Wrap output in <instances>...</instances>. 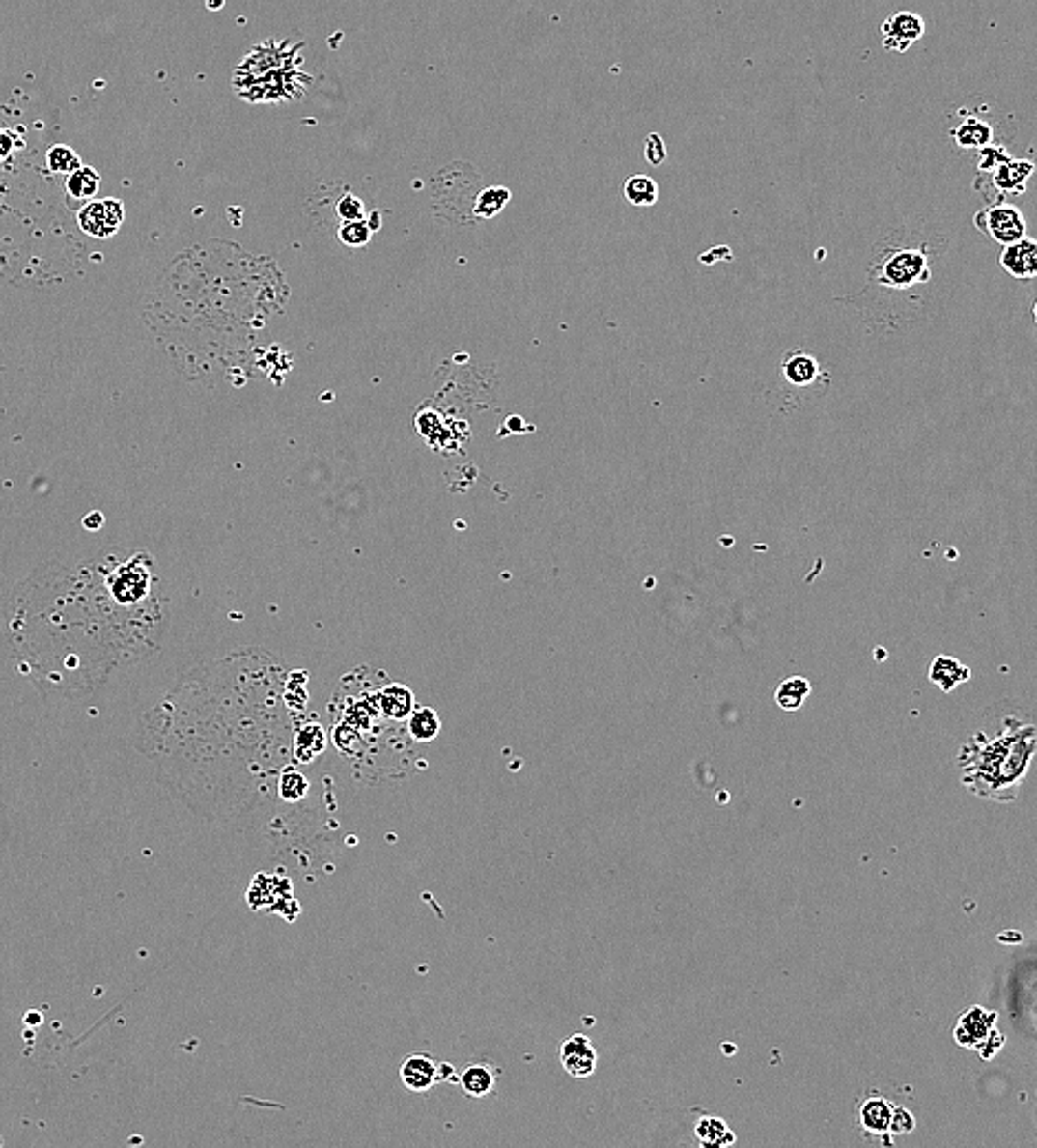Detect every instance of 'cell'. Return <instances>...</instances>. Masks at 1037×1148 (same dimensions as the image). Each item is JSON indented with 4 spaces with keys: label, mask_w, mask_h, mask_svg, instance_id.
Masks as SVG:
<instances>
[{
    "label": "cell",
    "mask_w": 1037,
    "mask_h": 1148,
    "mask_svg": "<svg viewBox=\"0 0 1037 1148\" xmlns=\"http://www.w3.org/2000/svg\"><path fill=\"white\" fill-rule=\"evenodd\" d=\"M1037 749L1033 729H1018L1013 736L995 740L982 738L980 746L963 753V782L978 791L982 798L1009 799L1020 787Z\"/></svg>",
    "instance_id": "1"
},
{
    "label": "cell",
    "mask_w": 1037,
    "mask_h": 1148,
    "mask_svg": "<svg viewBox=\"0 0 1037 1148\" xmlns=\"http://www.w3.org/2000/svg\"><path fill=\"white\" fill-rule=\"evenodd\" d=\"M930 276V261L923 250H899L879 266L877 281L894 290H908L911 285L927 283Z\"/></svg>",
    "instance_id": "2"
},
{
    "label": "cell",
    "mask_w": 1037,
    "mask_h": 1148,
    "mask_svg": "<svg viewBox=\"0 0 1037 1148\" xmlns=\"http://www.w3.org/2000/svg\"><path fill=\"white\" fill-rule=\"evenodd\" d=\"M976 223L980 226V230L985 235H989L994 238L995 243H1000L1002 248L1004 245H1011L1020 241V238L1026 237V219L1020 208L1011 206V204H995V206H989L982 210Z\"/></svg>",
    "instance_id": "3"
},
{
    "label": "cell",
    "mask_w": 1037,
    "mask_h": 1148,
    "mask_svg": "<svg viewBox=\"0 0 1037 1148\" xmlns=\"http://www.w3.org/2000/svg\"><path fill=\"white\" fill-rule=\"evenodd\" d=\"M146 554H137L126 566L115 570L108 592L118 605H137L151 592V568L144 566Z\"/></svg>",
    "instance_id": "4"
},
{
    "label": "cell",
    "mask_w": 1037,
    "mask_h": 1148,
    "mask_svg": "<svg viewBox=\"0 0 1037 1148\" xmlns=\"http://www.w3.org/2000/svg\"><path fill=\"white\" fill-rule=\"evenodd\" d=\"M124 223V204L115 197L91 199L77 212V226L93 238H108Z\"/></svg>",
    "instance_id": "5"
},
{
    "label": "cell",
    "mask_w": 1037,
    "mask_h": 1148,
    "mask_svg": "<svg viewBox=\"0 0 1037 1148\" xmlns=\"http://www.w3.org/2000/svg\"><path fill=\"white\" fill-rule=\"evenodd\" d=\"M925 34V22L914 12H896L881 25L883 47L892 53H905Z\"/></svg>",
    "instance_id": "6"
},
{
    "label": "cell",
    "mask_w": 1037,
    "mask_h": 1148,
    "mask_svg": "<svg viewBox=\"0 0 1037 1148\" xmlns=\"http://www.w3.org/2000/svg\"><path fill=\"white\" fill-rule=\"evenodd\" d=\"M561 1065L565 1074L576 1078V1080L594 1076L596 1067H599V1053H596L592 1040L583 1034L565 1038L561 1045Z\"/></svg>",
    "instance_id": "7"
},
{
    "label": "cell",
    "mask_w": 1037,
    "mask_h": 1148,
    "mask_svg": "<svg viewBox=\"0 0 1037 1148\" xmlns=\"http://www.w3.org/2000/svg\"><path fill=\"white\" fill-rule=\"evenodd\" d=\"M1000 266L1007 269L1013 279L1031 281L1037 279V241L1031 237H1023L1020 241L1004 245L1000 254Z\"/></svg>",
    "instance_id": "8"
},
{
    "label": "cell",
    "mask_w": 1037,
    "mask_h": 1148,
    "mask_svg": "<svg viewBox=\"0 0 1037 1148\" xmlns=\"http://www.w3.org/2000/svg\"><path fill=\"white\" fill-rule=\"evenodd\" d=\"M400 1080L413 1093H427L435 1086L437 1080V1062L427 1053H413L406 1055L400 1067Z\"/></svg>",
    "instance_id": "9"
},
{
    "label": "cell",
    "mask_w": 1037,
    "mask_h": 1148,
    "mask_svg": "<svg viewBox=\"0 0 1037 1148\" xmlns=\"http://www.w3.org/2000/svg\"><path fill=\"white\" fill-rule=\"evenodd\" d=\"M995 1021V1014H987L985 1009L973 1007L967 1012L956 1027V1040L967 1047H976L982 1053L989 1034H992V1024Z\"/></svg>",
    "instance_id": "10"
},
{
    "label": "cell",
    "mask_w": 1037,
    "mask_h": 1148,
    "mask_svg": "<svg viewBox=\"0 0 1037 1148\" xmlns=\"http://www.w3.org/2000/svg\"><path fill=\"white\" fill-rule=\"evenodd\" d=\"M896 1115H899V1111H894V1106L887 1100L877 1096L863 1102L858 1120H861V1127L865 1131L881 1137L887 1135V1133H896Z\"/></svg>",
    "instance_id": "11"
},
{
    "label": "cell",
    "mask_w": 1037,
    "mask_h": 1148,
    "mask_svg": "<svg viewBox=\"0 0 1037 1148\" xmlns=\"http://www.w3.org/2000/svg\"><path fill=\"white\" fill-rule=\"evenodd\" d=\"M1035 166L1031 161H1024V159H1007L1004 164H1000L994 171V182L995 186L1000 188L1002 192H1007V195H1020V192L1026 190V182L1028 177L1033 175Z\"/></svg>",
    "instance_id": "12"
},
{
    "label": "cell",
    "mask_w": 1037,
    "mask_h": 1148,
    "mask_svg": "<svg viewBox=\"0 0 1037 1148\" xmlns=\"http://www.w3.org/2000/svg\"><path fill=\"white\" fill-rule=\"evenodd\" d=\"M415 709V693L406 685H386L380 693V712L389 720H408Z\"/></svg>",
    "instance_id": "13"
},
{
    "label": "cell",
    "mask_w": 1037,
    "mask_h": 1148,
    "mask_svg": "<svg viewBox=\"0 0 1037 1148\" xmlns=\"http://www.w3.org/2000/svg\"><path fill=\"white\" fill-rule=\"evenodd\" d=\"M781 372H784V378L795 387H808L819 378L822 374V367H819V360L815 356H810L806 351H795L791 356H786L784 365H781Z\"/></svg>",
    "instance_id": "14"
},
{
    "label": "cell",
    "mask_w": 1037,
    "mask_h": 1148,
    "mask_svg": "<svg viewBox=\"0 0 1037 1148\" xmlns=\"http://www.w3.org/2000/svg\"><path fill=\"white\" fill-rule=\"evenodd\" d=\"M460 1084L468 1098H486L497 1086V1071L489 1065H470L462 1071Z\"/></svg>",
    "instance_id": "15"
},
{
    "label": "cell",
    "mask_w": 1037,
    "mask_h": 1148,
    "mask_svg": "<svg viewBox=\"0 0 1037 1148\" xmlns=\"http://www.w3.org/2000/svg\"><path fill=\"white\" fill-rule=\"evenodd\" d=\"M406 729L415 742H433L442 731V720L433 707H415L406 720Z\"/></svg>",
    "instance_id": "16"
},
{
    "label": "cell",
    "mask_w": 1037,
    "mask_h": 1148,
    "mask_svg": "<svg viewBox=\"0 0 1037 1148\" xmlns=\"http://www.w3.org/2000/svg\"><path fill=\"white\" fill-rule=\"evenodd\" d=\"M954 140L961 149H985L994 140V128L985 120L967 118L954 128Z\"/></svg>",
    "instance_id": "17"
},
{
    "label": "cell",
    "mask_w": 1037,
    "mask_h": 1148,
    "mask_svg": "<svg viewBox=\"0 0 1037 1148\" xmlns=\"http://www.w3.org/2000/svg\"><path fill=\"white\" fill-rule=\"evenodd\" d=\"M695 1137H698V1142L707 1148H722V1146H731L735 1142V1135L731 1133V1129L726 1127L724 1120H719V1117L714 1115H702L698 1124H695Z\"/></svg>",
    "instance_id": "18"
},
{
    "label": "cell",
    "mask_w": 1037,
    "mask_h": 1148,
    "mask_svg": "<svg viewBox=\"0 0 1037 1148\" xmlns=\"http://www.w3.org/2000/svg\"><path fill=\"white\" fill-rule=\"evenodd\" d=\"M65 188L73 202H91L99 190V175L96 168L80 166L71 175H67Z\"/></svg>",
    "instance_id": "19"
},
{
    "label": "cell",
    "mask_w": 1037,
    "mask_h": 1148,
    "mask_svg": "<svg viewBox=\"0 0 1037 1148\" xmlns=\"http://www.w3.org/2000/svg\"><path fill=\"white\" fill-rule=\"evenodd\" d=\"M930 678L936 685H940V687L945 691H951L958 683L969 681V669L961 665V662H958L956 658L939 657L932 662Z\"/></svg>",
    "instance_id": "20"
},
{
    "label": "cell",
    "mask_w": 1037,
    "mask_h": 1148,
    "mask_svg": "<svg viewBox=\"0 0 1037 1148\" xmlns=\"http://www.w3.org/2000/svg\"><path fill=\"white\" fill-rule=\"evenodd\" d=\"M623 197L631 206L647 208V206H654L658 202L660 190H658V183L652 180V177L631 175L630 180L623 183Z\"/></svg>",
    "instance_id": "21"
},
{
    "label": "cell",
    "mask_w": 1037,
    "mask_h": 1148,
    "mask_svg": "<svg viewBox=\"0 0 1037 1148\" xmlns=\"http://www.w3.org/2000/svg\"><path fill=\"white\" fill-rule=\"evenodd\" d=\"M324 751V731L319 724H307L298 731L296 744H294V755L298 762H312L316 755Z\"/></svg>",
    "instance_id": "22"
},
{
    "label": "cell",
    "mask_w": 1037,
    "mask_h": 1148,
    "mask_svg": "<svg viewBox=\"0 0 1037 1148\" xmlns=\"http://www.w3.org/2000/svg\"><path fill=\"white\" fill-rule=\"evenodd\" d=\"M810 696V683L806 678L801 676H795V678H788L777 687V705L781 709H786V712H797L803 705V700Z\"/></svg>",
    "instance_id": "23"
},
{
    "label": "cell",
    "mask_w": 1037,
    "mask_h": 1148,
    "mask_svg": "<svg viewBox=\"0 0 1037 1148\" xmlns=\"http://www.w3.org/2000/svg\"><path fill=\"white\" fill-rule=\"evenodd\" d=\"M510 202V190L508 188H501V186H490L486 188L484 192H479L477 199H475V206H473V212L475 217L479 219H492L497 217V214L504 210Z\"/></svg>",
    "instance_id": "24"
},
{
    "label": "cell",
    "mask_w": 1037,
    "mask_h": 1148,
    "mask_svg": "<svg viewBox=\"0 0 1037 1148\" xmlns=\"http://www.w3.org/2000/svg\"><path fill=\"white\" fill-rule=\"evenodd\" d=\"M46 166H49V171H53V173L71 175L73 171H77V168L82 166V159L71 149V146L53 144L51 149L46 151Z\"/></svg>",
    "instance_id": "25"
},
{
    "label": "cell",
    "mask_w": 1037,
    "mask_h": 1148,
    "mask_svg": "<svg viewBox=\"0 0 1037 1148\" xmlns=\"http://www.w3.org/2000/svg\"><path fill=\"white\" fill-rule=\"evenodd\" d=\"M371 235H374V230H371L367 219L343 221L338 228V238L350 248H365L371 241Z\"/></svg>",
    "instance_id": "26"
},
{
    "label": "cell",
    "mask_w": 1037,
    "mask_h": 1148,
    "mask_svg": "<svg viewBox=\"0 0 1037 1148\" xmlns=\"http://www.w3.org/2000/svg\"><path fill=\"white\" fill-rule=\"evenodd\" d=\"M336 214L340 221H360V219H367V212H365V204H362V199H358L355 195H343L338 199L336 204Z\"/></svg>",
    "instance_id": "27"
},
{
    "label": "cell",
    "mask_w": 1037,
    "mask_h": 1148,
    "mask_svg": "<svg viewBox=\"0 0 1037 1148\" xmlns=\"http://www.w3.org/2000/svg\"><path fill=\"white\" fill-rule=\"evenodd\" d=\"M305 793H307V782L303 775L296 771L285 773V777L281 780V796L285 799H290V802H298V799L305 798Z\"/></svg>",
    "instance_id": "28"
},
{
    "label": "cell",
    "mask_w": 1037,
    "mask_h": 1148,
    "mask_svg": "<svg viewBox=\"0 0 1037 1148\" xmlns=\"http://www.w3.org/2000/svg\"><path fill=\"white\" fill-rule=\"evenodd\" d=\"M980 151L982 153H980L978 168H980V171H987V173H994L997 166L1004 164V161H1007V159H1011L1007 155V151L1000 149V146H994V144H989V146H985V149H980Z\"/></svg>",
    "instance_id": "29"
},
{
    "label": "cell",
    "mask_w": 1037,
    "mask_h": 1148,
    "mask_svg": "<svg viewBox=\"0 0 1037 1148\" xmlns=\"http://www.w3.org/2000/svg\"><path fill=\"white\" fill-rule=\"evenodd\" d=\"M645 157L652 166H660L664 157H667V149H664V142L660 135L652 133L647 137V144H645Z\"/></svg>",
    "instance_id": "30"
},
{
    "label": "cell",
    "mask_w": 1037,
    "mask_h": 1148,
    "mask_svg": "<svg viewBox=\"0 0 1037 1148\" xmlns=\"http://www.w3.org/2000/svg\"><path fill=\"white\" fill-rule=\"evenodd\" d=\"M14 151V140L7 133L0 130V159H5L7 155H12Z\"/></svg>",
    "instance_id": "31"
},
{
    "label": "cell",
    "mask_w": 1037,
    "mask_h": 1148,
    "mask_svg": "<svg viewBox=\"0 0 1037 1148\" xmlns=\"http://www.w3.org/2000/svg\"><path fill=\"white\" fill-rule=\"evenodd\" d=\"M82 523H84V526H87V528H91V530H98L99 526H102V515H99L98 511H96V513H91V515H87V518H84V521H82Z\"/></svg>",
    "instance_id": "32"
},
{
    "label": "cell",
    "mask_w": 1037,
    "mask_h": 1148,
    "mask_svg": "<svg viewBox=\"0 0 1037 1148\" xmlns=\"http://www.w3.org/2000/svg\"><path fill=\"white\" fill-rule=\"evenodd\" d=\"M1033 319H1035V322H1037V300H1035V305H1033Z\"/></svg>",
    "instance_id": "33"
}]
</instances>
